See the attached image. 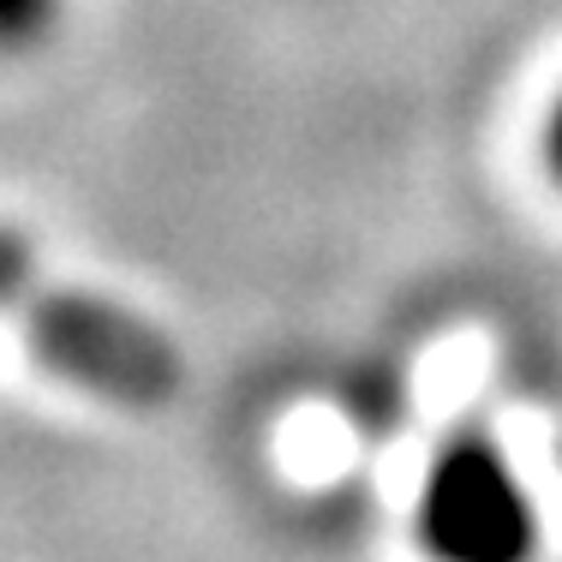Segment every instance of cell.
<instances>
[{
    "label": "cell",
    "instance_id": "obj_1",
    "mask_svg": "<svg viewBox=\"0 0 562 562\" xmlns=\"http://www.w3.org/2000/svg\"><path fill=\"white\" fill-rule=\"evenodd\" d=\"M24 341L55 378L120 401V407H162L180 383L173 347L138 312L97 293H43L24 312Z\"/></svg>",
    "mask_w": 562,
    "mask_h": 562
},
{
    "label": "cell",
    "instance_id": "obj_2",
    "mask_svg": "<svg viewBox=\"0 0 562 562\" xmlns=\"http://www.w3.org/2000/svg\"><path fill=\"white\" fill-rule=\"evenodd\" d=\"M413 532L431 562H532L539 551V515L527 491L508 473L497 443H485L479 431L454 437L431 461Z\"/></svg>",
    "mask_w": 562,
    "mask_h": 562
},
{
    "label": "cell",
    "instance_id": "obj_3",
    "mask_svg": "<svg viewBox=\"0 0 562 562\" xmlns=\"http://www.w3.org/2000/svg\"><path fill=\"white\" fill-rule=\"evenodd\" d=\"M55 19V0H0V48H31Z\"/></svg>",
    "mask_w": 562,
    "mask_h": 562
},
{
    "label": "cell",
    "instance_id": "obj_4",
    "mask_svg": "<svg viewBox=\"0 0 562 562\" xmlns=\"http://www.w3.org/2000/svg\"><path fill=\"white\" fill-rule=\"evenodd\" d=\"M24 270H31V251H24V239L12 234V227H0V305H7L12 293L24 288Z\"/></svg>",
    "mask_w": 562,
    "mask_h": 562
},
{
    "label": "cell",
    "instance_id": "obj_5",
    "mask_svg": "<svg viewBox=\"0 0 562 562\" xmlns=\"http://www.w3.org/2000/svg\"><path fill=\"white\" fill-rule=\"evenodd\" d=\"M544 156H551V168H557V180H562V102H557V114H551V132H544Z\"/></svg>",
    "mask_w": 562,
    "mask_h": 562
}]
</instances>
